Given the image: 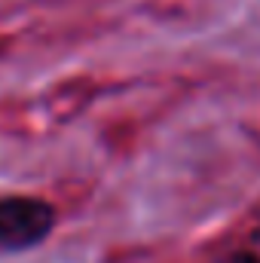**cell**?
Listing matches in <instances>:
<instances>
[{"instance_id":"obj_1","label":"cell","mask_w":260,"mask_h":263,"mask_svg":"<svg viewBox=\"0 0 260 263\" xmlns=\"http://www.w3.org/2000/svg\"><path fill=\"white\" fill-rule=\"evenodd\" d=\"M55 205L31 193L0 196V254H22L43 245L55 230Z\"/></svg>"},{"instance_id":"obj_2","label":"cell","mask_w":260,"mask_h":263,"mask_svg":"<svg viewBox=\"0 0 260 263\" xmlns=\"http://www.w3.org/2000/svg\"><path fill=\"white\" fill-rule=\"evenodd\" d=\"M208 263H260V211L245 214L227 233Z\"/></svg>"}]
</instances>
